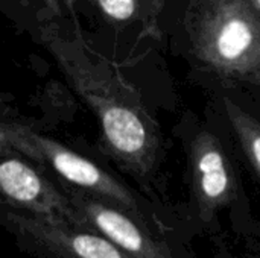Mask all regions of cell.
Segmentation results:
<instances>
[{
	"instance_id": "52a82bcc",
	"label": "cell",
	"mask_w": 260,
	"mask_h": 258,
	"mask_svg": "<svg viewBox=\"0 0 260 258\" xmlns=\"http://www.w3.org/2000/svg\"><path fill=\"white\" fill-rule=\"evenodd\" d=\"M253 41V33L247 23L241 20L230 21L219 33L216 41V50L222 61L238 62L245 58Z\"/></svg>"
},
{
	"instance_id": "ba28073f",
	"label": "cell",
	"mask_w": 260,
	"mask_h": 258,
	"mask_svg": "<svg viewBox=\"0 0 260 258\" xmlns=\"http://www.w3.org/2000/svg\"><path fill=\"white\" fill-rule=\"evenodd\" d=\"M99 3L107 14L119 20L128 18L134 11L133 0H99Z\"/></svg>"
},
{
	"instance_id": "7a4b0ae2",
	"label": "cell",
	"mask_w": 260,
	"mask_h": 258,
	"mask_svg": "<svg viewBox=\"0 0 260 258\" xmlns=\"http://www.w3.org/2000/svg\"><path fill=\"white\" fill-rule=\"evenodd\" d=\"M0 187L5 202L24 214L85 228L70 198L61 193L18 152L2 146Z\"/></svg>"
},
{
	"instance_id": "3957f363",
	"label": "cell",
	"mask_w": 260,
	"mask_h": 258,
	"mask_svg": "<svg viewBox=\"0 0 260 258\" xmlns=\"http://www.w3.org/2000/svg\"><path fill=\"white\" fill-rule=\"evenodd\" d=\"M14 231L53 258H129L102 236L66 224L38 219L20 211L6 213Z\"/></svg>"
},
{
	"instance_id": "5b68a950",
	"label": "cell",
	"mask_w": 260,
	"mask_h": 258,
	"mask_svg": "<svg viewBox=\"0 0 260 258\" xmlns=\"http://www.w3.org/2000/svg\"><path fill=\"white\" fill-rule=\"evenodd\" d=\"M190 172L198 214L207 222L236 195L233 167L222 143L209 131H201L192 141Z\"/></svg>"
},
{
	"instance_id": "8992f818",
	"label": "cell",
	"mask_w": 260,
	"mask_h": 258,
	"mask_svg": "<svg viewBox=\"0 0 260 258\" xmlns=\"http://www.w3.org/2000/svg\"><path fill=\"white\" fill-rule=\"evenodd\" d=\"M225 105L235 135L247 155L248 163L260 178V122L232 102H227Z\"/></svg>"
},
{
	"instance_id": "277c9868",
	"label": "cell",
	"mask_w": 260,
	"mask_h": 258,
	"mask_svg": "<svg viewBox=\"0 0 260 258\" xmlns=\"http://www.w3.org/2000/svg\"><path fill=\"white\" fill-rule=\"evenodd\" d=\"M67 196L78 211L82 225L111 242L126 257L174 258L166 248L155 242L149 233H146L137 220L123 210L79 190L69 192Z\"/></svg>"
},
{
	"instance_id": "6da1fadb",
	"label": "cell",
	"mask_w": 260,
	"mask_h": 258,
	"mask_svg": "<svg viewBox=\"0 0 260 258\" xmlns=\"http://www.w3.org/2000/svg\"><path fill=\"white\" fill-rule=\"evenodd\" d=\"M0 143L52 170L75 190L102 199L133 217L140 214L136 198L120 181L67 146L20 123H3Z\"/></svg>"
}]
</instances>
